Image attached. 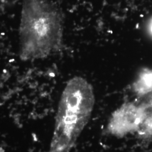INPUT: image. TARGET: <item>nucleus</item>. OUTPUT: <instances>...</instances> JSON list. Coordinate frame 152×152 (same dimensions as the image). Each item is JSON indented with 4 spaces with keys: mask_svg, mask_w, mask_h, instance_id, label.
Here are the masks:
<instances>
[{
    "mask_svg": "<svg viewBox=\"0 0 152 152\" xmlns=\"http://www.w3.org/2000/svg\"><path fill=\"white\" fill-rule=\"evenodd\" d=\"M63 16L49 0H23L19 26V56L23 61L46 58L60 50Z\"/></svg>",
    "mask_w": 152,
    "mask_h": 152,
    "instance_id": "f257e3e1",
    "label": "nucleus"
},
{
    "mask_svg": "<svg viewBox=\"0 0 152 152\" xmlns=\"http://www.w3.org/2000/svg\"><path fill=\"white\" fill-rule=\"evenodd\" d=\"M92 85L76 76L62 93L49 152H70L91 117L95 105Z\"/></svg>",
    "mask_w": 152,
    "mask_h": 152,
    "instance_id": "f03ea898",
    "label": "nucleus"
},
{
    "mask_svg": "<svg viewBox=\"0 0 152 152\" xmlns=\"http://www.w3.org/2000/svg\"><path fill=\"white\" fill-rule=\"evenodd\" d=\"M146 118L142 104L125 103L113 113L108 130L114 136L123 137L139 129Z\"/></svg>",
    "mask_w": 152,
    "mask_h": 152,
    "instance_id": "7ed1b4c3",
    "label": "nucleus"
},
{
    "mask_svg": "<svg viewBox=\"0 0 152 152\" xmlns=\"http://www.w3.org/2000/svg\"><path fill=\"white\" fill-rule=\"evenodd\" d=\"M132 89L139 96H142L152 92V71L145 69L141 71L135 81Z\"/></svg>",
    "mask_w": 152,
    "mask_h": 152,
    "instance_id": "20e7f679",
    "label": "nucleus"
}]
</instances>
